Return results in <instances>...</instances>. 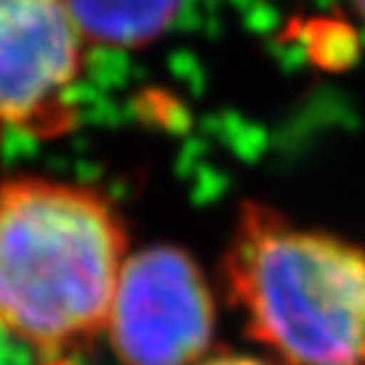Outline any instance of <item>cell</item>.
I'll use <instances>...</instances> for the list:
<instances>
[{
	"label": "cell",
	"instance_id": "cell-1",
	"mask_svg": "<svg viewBox=\"0 0 365 365\" xmlns=\"http://www.w3.org/2000/svg\"><path fill=\"white\" fill-rule=\"evenodd\" d=\"M130 236L97 188L0 180V332L34 365H84L107 322Z\"/></svg>",
	"mask_w": 365,
	"mask_h": 365
},
{
	"label": "cell",
	"instance_id": "cell-2",
	"mask_svg": "<svg viewBox=\"0 0 365 365\" xmlns=\"http://www.w3.org/2000/svg\"><path fill=\"white\" fill-rule=\"evenodd\" d=\"M246 337L277 365H365V246L246 200L221 259Z\"/></svg>",
	"mask_w": 365,
	"mask_h": 365
},
{
	"label": "cell",
	"instance_id": "cell-3",
	"mask_svg": "<svg viewBox=\"0 0 365 365\" xmlns=\"http://www.w3.org/2000/svg\"><path fill=\"white\" fill-rule=\"evenodd\" d=\"M216 332V297L188 251L153 244L130 254L114 289L107 340L122 365H195Z\"/></svg>",
	"mask_w": 365,
	"mask_h": 365
},
{
	"label": "cell",
	"instance_id": "cell-4",
	"mask_svg": "<svg viewBox=\"0 0 365 365\" xmlns=\"http://www.w3.org/2000/svg\"><path fill=\"white\" fill-rule=\"evenodd\" d=\"M84 46L66 0H0V130L34 140L74 130Z\"/></svg>",
	"mask_w": 365,
	"mask_h": 365
},
{
	"label": "cell",
	"instance_id": "cell-5",
	"mask_svg": "<svg viewBox=\"0 0 365 365\" xmlns=\"http://www.w3.org/2000/svg\"><path fill=\"white\" fill-rule=\"evenodd\" d=\"M66 6L86 43L135 48L170 26L180 0H66Z\"/></svg>",
	"mask_w": 365,
	"mask_h": 365
},
{
	"label": "cell",
	"instance_id": "cell-6",
	"mask_svg": "<svg viewBox=\"0 0 365 365\" xmlns=\"http://www.w3.org/2000/svg\"><path fill=\"white\" fill-rule=\"evenodd\" d=\"M195 365H277V363L257 358V355H246V353H216V355L203 358Z\"/></svg>",
	"mask_w": 365,
	"mask_h": 365
},
{
	"label": "cell",
	"instance_id": "cell-7",
	"mask_svg": "<svg viewBox=\"0 0 365 365\" xmlns=\"http://www.w3.org/2000/svg\"><path fill=\"white\" fill-rule=\"evenodd\" d=\"M353 3H355V8L365 16V0H353Z\"/></svg>",
	"mask_w": 365,
	"mask_h": 365
},
{
	"label": "cell",
	"instance_id": "cell-8",
	"mask_svg": "<svg viewBox=\"0 0 365 365\" xmlns=\"http://www.w3.org/2000/svg\"><path fill=\"white\" fill-rule=\"evenodd\" d=\"M3 135H6V132H3V130H0V140H3Z\"/></svg>",
	"mask_w": 365,
	"mask_h": 365
}]
</instances>
